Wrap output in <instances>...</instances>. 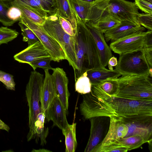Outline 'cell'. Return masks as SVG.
<instances>
[{
  "label": "cell",
  "instance_id": "6da1fadb",
  "mask_svg": "<svg viewBox=\"0 0 152 152\" xmlns=\"http://www.w3.org/2000/svg\"><path fill=\"white\" fill-rule=\"evenodd\" d=\"M77 22L75 45L77 69L76 80L84 73L91 69L104 68L101 63L96 43L91 33L77 15L74 13Z\"/></svg>",
  "mask_w": 152,
  "mask_h": 152
},
{
  "label": "cell",
  "instance_id": "7a4b0ae2",
  "mask_svg": "<svg viewBox=\"0 0 152 152\" xmlns=\"http://www.w3.org/2000/svg\"><path fill=\"white\" fill-rule=\"evenodd\" d=\"M151 77L143 75L122 76L117 78L118 91L115 97L136 100H152Z\"/></svg>",
  "mask_w": 152,
  "mask_h": 152
},
{
  "label": "cell",
  "instance_id": "3957f363",
  "mask_svg": "<svg viewBox=\"0 0 152 152\" xmlns=\"http://www.w3.org/2000/svg\"><path fill=\"white\" fill-rule=\"evenodd\" d=\"M43 77L42 74L35 70L31 72L26 87V95L28 107V141L35 138V124L38 116L43 112L40 99Z\"/></svg>",
  "mask_w": 152,
  "mask_h": 152
},
{
  "label": "cell",
  "instance_id": "277c9868",
  "mask_svg": "<svg viewBox=\"0 0 152 152\" xmlns=\"http://www.w3.org/2000/svg\"><path fill=\"white\" fill-rule=\"evenodd\" d=\"M43 26L47 33L61 45L67 57V60L75 73L77 67L75 36H71L64 31L56 11L55 14L47 17Z\"/></svg>",
  "mask_w": 152,
  "mask_h": 152
},
{
  "label": "cell",
  "instance_id": "5b68a950",
  "mask_svg": "<svg viewBox=\"0 0 152 152\" xmlns=\"http://www.w3.org/2000/svg\"><path fill=\"white\" fill-rule=\"evenodd\" d=\"M107 99L113 116L152 115V100H136L114 97L107 94Z\"/></svg>",
  "mask_w": 152,
  "mask_h": 152
},
{
  "label": "cell",
  "instance_id": "8992f818",
  "mask_svg": "<svg viewBox=\"0 0 152 152\" xmlns=\"http://www.w3.org/2000/svg\"><path fill=\"white\" fill-rule=\"evenodd\" d=\"M119 55V59L115 69L122 76H150V67L145 59L143 49Z\"/></svg>",
  "mask_w": 152,
  "mask_h": 152
},
{
  "label": "cell",
  "instance_id": "52a82bcc",
  "mask_svg": "<svg viewBox=\"0 0 152 152\" xmlns=\"http://www.w3.org/2000/svg\"><path fill=\"white\" fill-rule=\"evenodd\" d=\"M19 21L26 26L35 34L50 54L52 61L59 62L63 60H67L66 55L61 45L47 33L43 26L34 23L22 13Z\"/></svg>",
  "mask_w": 152,
  "mask_h": 152
},
{
  "label": "cell",
  "instance_id": "ba28073f",
  "mask_svg": "<svg viewBox=\"0 0 152 152\" xmlns=\"http://www.w3.org/2000/svg\"><path fill=\"white\" fill-rule=\"evenodd\" d=\"M116 117L128 127V132L125 137L139 135L147 142L152 139V115L139 114Z\"/></svg>",
  "mask_w": 152,
  "mask_h": 152
},
{
  "label": "cell",
  "instance_id": "9c48e42d",
  "mask_svg": "<svg viewBox=\"0 0 152 152\" xmlns=\"http://www.w3.org/2000/svg\"><path fill=\"white\" fill-rule=\"evenodd\" d=\"M139 9L135 2L126 0H110L105 10L121 21H138Z\"/></svg>",
  "mask_w": 152,
  "mask_h": 152
},
{
  "label": "cell",
  "instance_id": "30bf717a",
  "mask_svg": "<svg viewBox=\"0 0 152 152\" xmlns=\"http://www.w3.org/2000/svg\"><path fill=\"white\" fill-rule=\"evenodd\" d=\"M89 119L91 123L90 135L85 152H92L102 142L108 131L110 124L109 117H95Z\"/></svg>",
  "mask_w": 152,
  "mask_h": 152
},
{
  "label": "cell",
  "instance_id": "8fae6325",
  "mask_svg": "<svg viewBox=\"0 0 152 152\" xmlns=\"http://www.w3.org/2000/svg\"><path fill=\"white\" fill-rule=\"evenodd\" d=\"M148 30L140 31L113 42L110 47L115 53L120 54L132 52L143 48V44Z\"/></svg>",
  "mask_w": 152,
  "mask_h": 152
},
{
  "label": "cell",
  "instance_id": "7c38bea8",
  "mask_svg": "<svg viewBox=\"0 0 152 152\" xmlns=\"http://www.w3.org/2000/svg\"><path fill=\"white\" fill-rule=\"evenodd\" d=\"M145 30V28L138 21H122L118 26L105 32L104 37L106 42L111 41L112 42Z\"/></svg>",
  "mask_w": 152,
  "mask_h": 152
},
{
  "label": "cell",
  "instance_id": "4fadbf2b",
  "mask_svg": "<svg viewBox=\"0 0 152 152\" xmlns=\"http://www.w3.org/2000/svg\"><path fill=\"white\" fill-rule=\"evenodd\" d=\"M52 75L56 96L59 99L68 114L69 99L70 93L68 89L69 80L65 72L62 68H53Z\"/></svg>",
  "mask_w": 152,
  "mask_h": 152
},
{
  "label": "cell",
  "instance_id": "5bb4252c",
  "mask_svg": "<svg viewBox=\"0 0 152 152\" xmlns=\"http://www.w3.org/2000/svg\"><path fill=\"white\" fill-rule=\"evenodd\" d=\"M67 115L59 99L56 96L47 111L45 118L48 122L52 121L53 126H57L62 131L69 124L66 118Z\"/></svg>",
  "mask_w": 152,
  "mask_h": 152
},
{
  "label": "cell",
  "instance_id": "9a60e30c",
  "mask_svg": "<svg viewBox=\"0 0 152 152\" xmlns=\"http://www.w3.org/2000/svg\"><path fill=\"white\" fill-rule=\"evenodd\" d=\"M51 57L40 41H38L14 56V59L21 63L29 64L36 60Z\"/></svg>",
  "mask_w": 152,
  "mask_h": 152
},
{
  "label": "cell",
  "instance_id": "2e32d148",
  "mask_svg": "<svg viewBox=\"0 0 152 152\" xmlns=\"http://www.w3.org/2000/svg\"><path fill=\"white\" fill-rule=\"evenodd\" d=\"M45 77L42 86L40 103L42 112L45 115L49 106L56 96L53 77L48 69L44 70Z\"/></svg>",
  "mask_w": 152,
  "mask_h": 152
},
{
  "label": "cell",
  "instance_id": "e0dca14e",
  "mask_svg": "<svg viewBox=\"0 0 152 152\" xmlns=\"http://www.w3.org/2000/svg\"><path fill=\"white\" fill-rule=\"evenodd\" d=\"M110 118L108 131L102 142L99 145L109 142L119 143V141L125 137L128 134L129 128L126 124L116 116H112Z\"/></svg>",
  "mask_w": 152,
  "mask_h": 152
},
{
  "label": "cell",
  "instance_id": "ac0fdd59",
  "mask_svg": "<svg viewBox=\"0 0 152 152\" xmlns=\"http://www.w3.org/2000/svg\"><path fill=\"white\" fill-rule=\"evenodd\" d=\"M96 43L103 66L106 67L109 59L113 56L111 50L105 40L103 33L91 25L86 24Z\"/></svg>",
  "mask_w": 152,
  "mask_h": 152
},
{
  "label": "cell",
  "instance_id": "d6986e66",
  "mask_svg": "<svg viewBox=\"0 0 152 152\" xmlns=\"http://www.w3.org/2000/svg\"><path fill=\"white\" fill-rule=\"evenodd\" d=\"M87 76L91 85H98L101 81L110 78H118L121 75L115 69H108L105 68L102 69H90L86 71Z\"/></svg>",
  "mask_w": 152,
  "mask_h": 152
},
{
  "label": "cell",
  "instance_id": "ffe728a7",
  "mask_svg": "<svg viewBox=\"0 0 152 152\" xmlns=\"http://www.w3.org/2000/svg\"><path fill=\"white\" fill-rule=\"evenodd\" d=\"M56 11L59 15L70 23L75 34L77 22L69 0H56Z\"/></svg>",
  "mask_w": 152,
  "mask_h": 152
},
{
  "label": "cell",
  "instance_id": "44dd1931",
  "mask_svg": "<svg viewBox=\"0 0 152 152\" xmlns=\"http://www.w3.org/2000/svg\"><path fill=\"white\" fill-rule=\"evenodd\" d=\"M120 23L121 21L106 11L104 14L96 23L91 24H86L91 25L104 34L107 31L117 26Z\"/></svg>",
  "mask_w": 152,
  "mask_h": 152
},
{
  "label": "cell",
  "instance_id": "7402d4cb",
  "mask_svg": "<svg viewBox=\"0 0 152 152\" xmlns=\"http://www.w3.org/2000/svg\"><path fill=\"white\" fill-rule=\"evenodd\" d=\"M76 124H69L65 129L62 131L65 137L66 152H75L77 146L76 138Z\"/></svg>",
  "mask_w": 152,
  "mask_h": 152
},
{
  "label": "cell",
  "instance_id": "603a6c76",
  "mask_svg": "<svg viewBox=\"0 0 152 152\" xmlns=\"http://www.w3.org/2000/svg\"><path fill=\"white\" fill-rule=\"evenodd\" d=\"M18 8L21 11L22 14L34 23L40 26H43L46 18L30 7L26 5L15 4H10Z\"/></svg>",
  "mask_w": 152,
  "mask_h": 152
},
{
  "label": "cell",
  "instance_id": "cb8c5ba5",
  "mask_svg": "<svg viewBox=\"0 0 152 152\" xmlns=\"http://www.w3.org/2000/svg\"><path fill=\"white\" fill-rule=\"evenodd\" d=\"M69 1L74 12L77 15L83 22L86 23L92 2L85 1L80 0Z\"/></svg>",
  "mask_w": 152,
  "mask_h": 152
},
{
  "label": "cell",
  "instance_id": "d4e9b609",
  "mask_svg": "<svg viewBox=\"0 0 152 152\" xmlns=\"http://www.w3.org/2000/svg\"><path fill=\"white\" fill-rule=\"evenodd\" d=\"M121 144L127 147L128 151L138 148L147 141L140 135L129 136L121 139L118 141Z\"/></svg>",
  "mask_w": 152,
  "mask_h": 152
},
{
  "label": "cell",
  "instance_id": "484cf974",
  "mask_svg": "<svg viewBox=\"0 0 152 152\" xmlns=\"http://www.w3.org/2000/svg\"><path fill=\"white\" fill-rule=\"evenodd\" d=\"M91 83L87 76L86 71L80 76L75 81V91L84 94L90 93L91 91Z\"/></svg>",
  "mask_w": 152,
  "mask_h": 152
},
{
  "label": "cell",
  "instance_id": "4316f807",
  "mask_svg": "<svg viewBox=\"0 0 152 152\" xmlns=\"http://www.w3.org/2000/svg\"><path fill=\"white\" fill-rule=\"evenodd\" d=\"M106 93L115 97L118 92L119 85L117 78L108 79L98 84Z\"/></svg>",
  "mask_w": 152,
  "mask_h": 152
},
{
  "label": "cell",
  "instance_id": "83f0119b",
  "mask_svg": "<svg viewBox=\"0 0 152 152\" xmlns=\"http://www.w3.org/2000/svg\"><path fill=\"white\" fill-rule=\"evenodd\" d=\"M128 148L120 143L109 142L96 146L92 152H127Z\"/></svg>",
  "mask_w": 152,
  "mask_h": 152
},
{
  "label": "cell",
  "instance_id": "f1b7e54d",
  "mask_svg": "<svg viewBox=\"0 0 152 152\" xmlns=\"http://www.w3.org/2000/svg\"><path fill=\"white\" fill-rule=\"evenodd\" d=\"M18 24L21 29L23 41L27 42L28 46L40 41L35 34L26 26L20 22Z\"/></svg>",
  "mask_w": 152,
  "mask_h": 152
},
{
  "label": "cell",
  "instance_id": "f546056e",
  "mask_svg": "<svg viewBox=\"0 0 152 152\" xmlns=\"http://www.w3.org/2000/svg\"><path fill=\"white\" fill-rule=\"evenodd\" d=\"M19 33L16 30L7 27H0V45L3 44H7L16 38Z\"/></svg>",
  "mask_w": 152,
  "mask_h": 152
},
{
  "label": "cell",
  "instance_id": "4dcf8cb0",
  "mask_svg": "<svg viewBox=\"0 0 152 152\" xmlns=\"http://www.w3.org/2000/svg\"><path fill=\"white\" fill-rule=\"evenodd\" d=\"M10 4H15L28 6L36 10L43 17L46 18L47 13L35 0H12Z\"/></svg>",
  "mask_w": 152,
  "mask_h": 152
},
{
  "label": "cell",
  "instance_id": "1f68e13d",
  "mask_svg": "<svg viewBox=\"0 0 152 152\" xmlns=\"http://www.w3.org/2000/svg\"><path fill=\"white\" fill-rule=\"evenodd\" d=\"M0 0V22L5 26H11L16 22L10 19L7 17V11L10 6L7 3Z\"/></svg>",
  "mask_w": 152,
  "mask_h": 152
},
{
  "label": "cell",
  "instance_id": "d6a6232c",
  "mask_svg": "<svg viewBox=\"0 0 152 152\" xmlns=\"http://www.w3.org/2000/svg\"><path fill=\"white\" fill-rule=\"evenodd\" d=\"M47 13V16L55 14L56 11V0H35Z\"/></svg>",
  "mask_w": 152,
  "mask_h": 152
},
{
  "label": "cell",
  "instance_id": "836d02e7",
  "mask_svg": "<svg viewBox=\"0 0 152 152\" xmlns=\"http://www.w3.org/2000/svg\"><path fill=\"white\" fill-rule=\"evenodd\" d=\"M52 61L51 57L41 58L34 61L29 64L31 66L34 70L37 68H41L44 70L46 69L53 70L50 65V61Z\"/></svg>",
  "mask_w": 152,
  "mask_h": 152
},
{
  "label": "cell",
  "instance_id": "e575fe53",
  "mask_svg": "<svg viewBox=\"0 0 152 152\" xmlns=\"http://www.w3.org/2000/svg\"><path fill=\"white\" fill-rule=\"evenodd\" d=\"M0 81L5 85L7 89L15 90V84L12 75L0 71Z\"/></svg>",
  "mask_w": 152,
  "mask_h": 152
},
{
  "label": "cell",
  "instance_id": "d590c367",
  "mask_svg": "<svg viewBox=\"0 0 152 152\" xmlns=\"http://www.w3.org/2000/svg\"><path fill=\"white\" fill-rule=\"evenodd\" d=\"M137 19L141 26L148 30H152V13H139Z\"/></svg>",
  "mask_w": 152,
  "mask_h": 152
},
{
  "label": "cell",
  "instance_id": "8d00e7d4",
  "mask_svg": "<svg viewBox=\"0 0 152 152\" xmlns=\"http://www.w3.org/2000/svg\"><path fill=\"white\" fill-rule=\"evenodd\" d=\"M139 9L145 13H152V0H135Z\"/></svg>",
  "mask_w": 152,
  "mask_h": 152
},
{
  "label": "cell",
  "instance_id": "74e56055",
  "mask_svg": "<svg viewBox=\"0 0 152 152\" xmlns=\"http://www.w3.org/2000/svg\"><path fill=\"white\" fill-rule=\"evenodd\" d=\"M21 15L20 10L13 6H10L7 13V16L10 19L16 22L20 20Z\"/></svg>",
  "mask_w": 152,
  "mask_h": 152
},
{
  "label": "cell",
  "instance_id": "f35d334b",
  "mask_svg": "<svg viewBox=\"0 0 152 152\" xmlns=\"http://www.w3.org/2000/svg\"><path fill=\"white\" fill-rule=\"evenodd\" d=\"M61 25L64 31L71 36H75V33L70 23L61 16L57 12Z\"/></svg>",
  "mask_w": 152,
  "mask_h": 152
},
{
  "label": "cell",
  "instance_id": "ab89813d",
  "mask_svg": "<svg viewBox=\"0 0 152 152\" xmlns=\"http://www.w3.org/2000/svg\"><path fill=\"white\" fill-rule=\"evenodd\" d=\"M145 56L150 68H152V47L143 49Z\"/></svg>",
  "mask_w": 152,
  "mask_h": 152
},
{
  "label": "cell",
  "instance_id": "60d3db41",
  "mask_svg": "<svg viewBox=\"0 0 152 152\" xmlns=\"http://www.w3.org/2000/svg\"><path fill=\"white\" fill-rule=\"evenodd\" d=\"M152 47V30H148L144 40L143 48Z\"/></svg>",
  "mask_w": 152,
  "mask_h": 152
},
{
  "label": "cell",
  "instance_id": "b9f144b4",
  "mask_svg": "<svg viewBox=\"0 0 152 152\" xmlns=\"http://www.w3.org/2000/svg\"><path fill=\"white\" fill-rule=\"evenodd\" d=\"M118 64L117 58L114 56H112L109 60L107 65L109 69L110 70H113V67L115 66Z\"/></svg>",
  "mask_w": 152,
  "mask_h": 152
},
{
  "label": "cell",
  "instance_id": "7bdbcfd3",
  "mask_svg": "<svg viewBox=\"0 0 152 152\" xmlns=\"http://www.w3.org/2000/svg\"><path fill=\"white\" fill-rule=\"evenodd\" d=\"M0 129L5 130L8 132L10 129V127L0 119Z\"/></svg>",
  "mask_w": 152,
  "mask_h": 152
},
{
  "label": "cell",
  "instance_id": "ee69618b",
  "mask_svg": "<svg viewBox=\"0 0 152 152\" xmlns=\"http://www.w3.org/2000/svg\"><path fill=\"white\" fill-rule=\"evenodd\" d=\"M148 142L149 144V147L150 148L149 149L152 150V139L149 140Z\"/></svg>",
  "mask_w": 152,
  "mask_h": 152
},
{
  "label": "cell",
  "instance_id": "f6af8a7d",
  "mask_svg": "<svg viewBox=\"0 0 152 152\" xmlns=\"http://www.w3.org/2000/svg\"><path fill=\"white\" fill-rule=\"evenodd\" d=\"M84 1H87V2H92L93 1L95 0H80Z\"/></svg>",
  "mask_w": 152,
  "mask_h": 152
},
{
  "label": "cell",
  "instance_id": "bcb514c9",
  "mask_svg": "<svg viewBox=\"0 0 152 152\" xmlns=\"http://www.w3.org/2000/svg\"><path fill=\"white\" fill-rule=\"evenodd\" d=\"M4 1H10L12 0H1Z\"/></svg>",
  "mask_w": 152,
  "mask_h": 152
}]
</instances>
